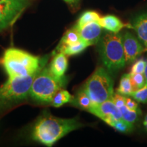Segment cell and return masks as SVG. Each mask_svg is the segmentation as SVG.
<instances>
[{
  "mask_svg": "<svg viewBox=\"0 0 147 147\" xmlns=\"http://www.w3.org/2000/svg\"><path fill=\"white\" fill-rule=\"evenodd\" d=\"M84 126L78 119H61L45 113L38 119L32 131L33 138L51 146L69 132Z\"/></svg>",
  "mask_w": 147,
  "mask_h": 147,
  "instance_id": "obj_1",
  "label": "cell"
},
{
  "mask_svg": "<svg viewBox=\"0 0 147 147\" xmlns=\"http://www.w3.org/2000/svg\"><path fill=\"white\" fill-rule=\"evenodd\" d=\"M2 63L9 78L27 76L38 73L47 63L42 62L38 57L21 49L10 48L5 50Z\"/></svg>",
  "mask_w": 147,
  "mask_h": 147,
  "instance_id": "obj_2",
  "label": "cell"
},
{
  "mask_svg": "<svg viewBox=\"0 0 147 147\" xmlns=\"http://www.w3.org/2000/svg\"><path fill=\"white\" fill-rule=\"evenodd\" d=\"M97 44L101 59L108 71L116 72L125 66L122 35L108 33L101 37Z\"/></svg>",
  "mask_w": 147,
  "mask_h": 147,
  "instance_id": "obj_3",
  "label": "cell"
},
{
  "mask_svg": "<svg viewBox=\"0 0 147 147\" xmlns=\"http://www.w3.org/2000/svg\"><path fill=\"white\" fill-rule=\"evenodd\" d=\"M66 84L65 76H55L49 67H42L37 73L31 87L29 95L41 104H51L53 97Z\"/></svg>",
  "mask_w": 147,
  "mask_h": 147,
  "instance_id": "obj_4",
  "label": "cell"
},
{
  "mask_svg": "<svg viewBox=\"0 0 147 147\" xmlns=\"http://www.w3.org/2000/svg\"><path fill=\"white\" fill-rule=\"evenodd\" d=\"M36 74L37 73L30 76L9 78L0 87V108L10 106L27 99Z\"/></svg>",
  "mask_w": 147,
  "mask_h": 147,
  "instance_id": "obj_5",
  "label": "cell"
},
{
  "mask_svg": "<svg viewBox=\"0 0 147 147\" xmlns=\"http://www.w3.org/2000/svg\"><path fill=\"white\" fill-rule=\"evenodd\" d=\"M93 104H100L112 100L114 95V81L104 67H98L83 86Z\"/></svg>",
  "mask_w": 147,
  "mask_h": 147,
  "instance_id": "obj_6",
  "label": "cell"
},
{
  "mask_svg": "<svg viewBox=\"0 0 147 147\" xmlns=\"http://www.w3.org/2000/svg\"><path fill=\"white\" fill-rule=\"evenodd\" d=\"M29 4V0H0V30L12 25Z\"/></svg>",
  "mask_w": 147,
  "mask_h": 147,
  "instance_id": "obj_7",
  "label": "cell"
},
{
  "mask_svg": "<svg viewBox=\"0 0 147 147\" xmlns=\"http://www.w3.org/2000/svg\"><path fill=\"white\" fill-rule=\"evenodd\" d=\"M89 112L111 127L116 121L122 119L120 110L112 100H106L100 104H93Z\"/></svg>",
  "mask_w": 147,
  "mask_h": 147,
  "instance_id": "obj_8",
  "label": "cell"
},
{
  "mask_svg": "<svg viewBox=\"0 0 147 147\" xmlns=\"http://www.w3.org/2000/svg\"><path fill=\"white\" fill-rule=\"evenodd\" d=\"M122 41L126 64L133 63L140 55L146 51L138 38L129 32L123 35Z\"/></svg>",
  "mask_w": 147,
  "mask_h": 147,
  "instance_id": "obj_9",
  "label": "cell"
},
{
  "mask_svg": "<svg viewBox=\"0 0 147 147\" xmlns=\"http://www.w3.org/2000/svg\"><path fill=\"white\" fill-rule=\"evenodd\" d=\"M102 29L98 22L95 21L88 23L77 30L80 39L91 46L98 43L102 36Z\"/></svg>",
  "mask_w": 147,
  "mask_h": 147,
  "instance_id": "obj_10",
  "label": "cell"
},
{
  "mask_svg": "<svg viewBox=\"0 0 147 147\" xmlns=\"http://www.w3.org/2000/svg\"><path fill=\"white\" fill-rule=\"evenodd\" d=\"M68 61L67 55L62 52L55 53L53 60L51 61L50 65L49 66L51 73L59 78L65 76V73L67 69Z\"/></svg>",
  "mask_w": 147,
  "mask_h": 147,
  "instance_id": "obj_11",
  "label": "cell"
},
{
  "mask_svg": "<svg viewBox=\"0 0 147 147\" xmlns=\"http://www.w3.org/2000/svg\"><path fill=\"white\" fill-rule=\"evenodd\" d=\"M99 24L103 29L108 32L118 34L124 27H131V25L125 24L118 17L114 15H106L100 17L98 21Z\"/></svg>",
  "mask_w": 147,
  "mask_h": 147,
  "instance_id": "obj_12",
  "label": "cell"
},
{
  "mask_svg": "<svg viewBox=\"0 0 147 147\" xmlns=\"http://www.w3.org/2000/svg\"><path fill=\"white\" fill-rule=\"evenodd\" d=\"M131 26L147 51V12L138 15L134 18Z\"/></svg>",
  "mask_w": 147,
  "mask_h": 147,
  "instance_id": "obj_13",
  "label": "cell"
},
{
  "mask_svg": "<svg viewBox=\"0 0 147 147\" xmlns=\"http://www.w3.org/2000/svg\"><path fill=\"white\" fill-rule=\"evenodd\" d=\"M70 103L76 107L87 111H89L91 106L93 105V101L90 98L87 92L84 91L83 87L78 90L75 97H73Z\"/></svg>",
  "mask_w": 147,
  "mask_h": 147,
  "instance_id": "obj_14",
  "label": "cell"
},
{
  "mask_svg": "<svg viewBox=\"0 0 147 147\" xmlns=\"http://www.w3.org/2000/svg\"><path fill=\"white\" fill-rule=\"evenodd\" d=\"M89 46L90 45L89 44H87V42L80 40V41L77 42L74 44H72V45L56 49V51H57V52L63 53L64 54L67 55V56H71V55H78L79 53H82V51H84L88 47H89Z\"/></svg>",
  "mask_w": 147,
  "mask_h": 147,
  "instance_id": "obj_15",
  "label": "cell"
},
{
  "mask_svg": "<svg viewBox=\"0 0 147 147\" xmlns=\"http://www.w3.org/2000/svg\"><path fill=\"white\" fill-rule=\"evenodd\" d=\"M134 91L130 74H125L121 77L117 93L125 97H129Z\"/></svg>",
  "mask_w": 147,
  "mask_h": 147,
  "instance_id": "obj_16",
  "label": "cell"
},
{
  "mask_svg": "<svg viewBox=\"0 0 147 147\" xmlns=\"http://www.w3.org/2000/svg\"><path fill=\"white\" fill-rule=\"evenodd\" d=\"M100 15L99 14L98 12H95V11L92 10H88L86 12H83L81 14L77 21L76 25H74L75 28L76 29H79L83 27L84 25H87L88 23H91V22L97 21L98 22L99 19L100 18Z\"/></svg>",
  "mask_w": 147,
  "mask_h": 147,
  "instance_id": "obj_17",
  "label": "cell"
},
{
  "mask_svg": "<svg viewBox=\"0 0 147 147\" xmlns=\"http://www.w3.org/2000/svg\"><path fill=\"white\" fill-rule=\"evenodd\" d=\"M80 40L81 39H80V36H79L78 30L74 27H73L72 28L69 29V30H67L65 32L63 38L61 40L57 49L72 45V44H74L77 42L80 41Z\"/></svg>",
  "mask_w": 147,
  "mask_h": 147,
  "instance_id": "obj_18",
  "label": "cell"
},
{
  "mask_svg": "<svg viewBox=\"0 0 147 147\" xmlns=\"http://www.w3.org/2000/svg\"><path fill=\"white\" fill-rule=\"evenodd\" d=\"M72 99L73 96L68 91L61 89L53 97L51 104L54 107H61L64 104L70 103Z\"/></svg>",
  "mask_w": 147,
  "mask_h": 147,
  "instance_id": "obj_19",
  "label": "cell"
},
{
  "mask_svg": "<svg viewBox=\"0 0 147 147\" xmlns=\"http://www.w3.org/2000/svg\"><path fill=\"white\" fill-rule=\"evenodd\" d=\"M119 110L122 115V119L132 124H134L138 119L139 115H141L140 112L129 110L126 107L125 105L121 107Z\"/></svg>",
  "mask_w": 147,
  "mask_h": 147,
  "instance_id": "obj_20",
  "label": "cell"
},
{
  "mask_svg": "<svg viewBox=\"0 0 147 147\" xmlns=\"http://www.w3.org/2000/svg\"><path fill=\"white\" fill-rule=\"evenodd\" d=\"M114 129H115L117 131H118L120 133L123 134H127L130 133L134 129V125L132 123L125 121L124 119H121L119 120H117L112 126Z\"/></svg>",
  "mask_w": 147,
  "mask_h": 147,
  "instance_id": "obj_21",
  "label": "cell"
},
{
  "mask_svg": "<svg viewBox=\"0 0 147 147\" xmlns=\"http://www.w3.org/2000/svg\"><path fill=\"white\" fill-rule=\"evenodd\" d=\"M129 97H131L137 102L146 104L147 103V82L144 87L134 91Z\"/></svg>",
  "mask_w": 147,
  "mask_h": 147,
  "instance_id": "obj_22",
  "label": "cell"
},
{
  "mask_svg": "<svg viewBox=\"0 0 147 147\" xmlns=\"http://www.w3.org/2000/svg\"><path fill=\"white\" fill-rule=\"evenodd\" d=\"M130 75L134 91L140 89L146 84V80L144 74H134Z\"/></svg>",
  "mask_w": 147,
  "mask_h": 147,
  "instance_id": "obj_23",
  "label": "cell"
},
{
  "mask_svg": "<svg viewBox=\"0 0 147 147\" xmlns=\"http://www.w3.org/2000/svg\"><path fill=\"white\" fill-rule=\"evenodd\" d=\"M146 61L144 59H140L134 63L132 65L131 72L130 74H144L145 70V67H146Z\"/></svg>",
  "mask_w": 147,
  "mask_h": 147,
  "instance_id": "obj_24",
  "label": "cell"
},
{
  "mask_svg": "<svg viewBox=\"0 0 147 147\" xmlns=\"http://www.w3.org/2000/svg\"><path fill=\"white\" fill-rule=\"evenodd\" d=\"M125 96H123V95L119 94L118 93H114L112 100L113 101V102L115 103L117 108H120L122 106L125 105Z\"/></svg>",
  "mask_w": 147,
  "mask_h": 147,
  "instance_id": "obj_25",
  "label": "cell"
},
{
  "mask_svg": "<svg viewBox=\"0 0 147 147\" xmlns=\"http://www.w3.org/2000/svg\"><path fill=\"white\" fill-rule=\"evenodd\" d=\"M125 106L126 107L129 108V110H135V111H138L141 113V110L140 109L139 105L138 104L136 101L135 100H132V99L129 98V97H126L125 99Z\"/></svg>",
  "mask_w": 147,
  "mask_h": 147,
  "instance_id": "obj_26",
  "label": "cell"
},
{
  "mask_svg": "<svg viewBox=\"0 0 147 147\" xmlns=\"http://www.w3.org/2000/svg\"><path fill=\"white\" fill-rule=\"evenodd\" d=\"M142 125H143V128H144V130L147 133V114L144 117V120H143Z\"/></svg>",
  "mask_w": 147,
  "mask_h": 147,
  "instance_id": "obj_27",
  "label": "cell"
},
{
  "mask_svg": "<svg viewBox=\"0 0 147 147\" xmlns=\"http://www.w3.org/2000/svg\"><path fill=\"white\" fill-rule=\"evenodd\" d=\"M63 1L69 5H76L78 3L79 0H63Z\"/></svg>",
  "mask_w": 147,
  "mask_h": 147,
  "instance_id": "obj_28",
  "label": "cell"
},
{
  "mask_svg": "<svg viewBox=\"0 0 147 147\" xmlns=\"http://www.w3.org/2000/svg\"><path fill=\"white\" fill-rule=\"evenodd\" d=\"M144 75L145 77H146V80L147 82V60H146V67H145V70H144Z\"/></svg>",
  "mask_w": 147,
  "mask_h": 147,
  "instance_id": "obj_29",
  "label": "cell"
}]
</instances>
